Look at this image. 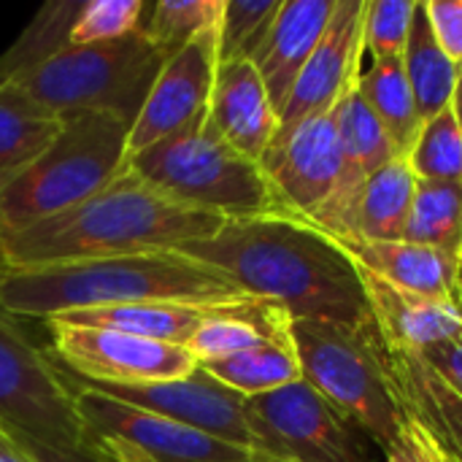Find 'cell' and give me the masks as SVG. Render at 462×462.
Segmentation results:
<instances>
[{
  "mask_svg": "<svg viewBox=\"0 0 462 462\" xmlns=\"http://www.w3.org/2000/svg\"><path fill=\"white\" fill-rule=\"evenodd\" d=\"M336 122V133L341 141L344 162L360 168L365 176L376 173L387 162L398 160L390 135L384 133L382 122L374 116V111L360 97L357 87H352L330 111Z\"/></svg>",
  "mask_w": 462,
  "mask_h": 462,
  "instance_id": "cell-29",
  "label": "cell"
},
{
  "mask_svg": "<svg viewBox=\"0 0 462 462\" xmlns=\"http://www.w3.org/2000/svg\"><path fill=\"white\" fill-rule=\"evenodd\" d=\"M219 70L217 24L176 49L160 65L152 89L130 125V154L179 133L206 116L214 79Z\"/></svg>",
  "mask_w": 462,
  "mask_h": 462,
  "instance_id": "cell-14",
  "label": "cell"
},
{
  "mask_svg": "<svg viewBox=\"0 0 462 462\" xmlns=\"http://www.w3.org/2000/svg\"><path fill=\"white\" fill-rule=\"evenodd\" d=\"M457 303H460V309H462V276H460V290H457Z\"/></svg>",
  "mask_w": 462,
  "mask_h": 462,
  "instance_id": "cell-41",
  "label": "cell"
},
{
  "mask_svg": "<svg viewBox=\"0 0 462 462\" xmlns=\"http://www.w3.org/2000/svg\"><path fill=\"white\" fill-rule=\"evenodd\" d=\"M303 379L384 452L398 441L406 411L398 403L384 338L374 325L292 319Z\"/></svg>",
  "mask_w": 462,
  "mask_h": 462,
  "instance_id": "cell-6",
  "label": "cell"
},
{
  "mask_svg": "<svg viewBox=\"0 0 462 462\" xmlns=\"http://www.w3.org/2000/svg\"><path fill=\"white\" fill-rule=\"evenodd\" d=\"M73 387L89 436L119 444L146 462H279L265 452L238 447L160 414L119 403L76 379Z\"/></svg>",
  "mask_w": 462,
  "mask_h": 462,
  "instance_id": "cell-11",
  "label": "cell"
},
{
  "mask_svg": "<svg viewBox=\"0 0 462 462\" xmlns=\"http://www.w3.org/2000/svg\"><path fill=\"white\" fill-rule=\"evenodd\" d=\"M49 355L57 365L87 384H149L181 379L198 368L187 346L149 341L119 330L46 319Z\"/></svg>",
  "mask_w": 462,
  "mask_h": 462,
  "instance_id": "cell-9",
  "label": "cell"
},
{
  "mask_svg": "<svg viewBox=\"0 0 462 462\" xmlns=\"http://www.w3.org/2000/svg\"><path fill=\"white\" fill-rule=\"evenodd\" d=\"M81 384H87V382H81ZM87 387H92L119 403H127V406L160 414L165 420H173L179 425L195 428L200 433H208L214 439L265 452L263 439L249 414V398H244L241 393L217 382L200 365L181 379H165V382H149V384H122V387L119 384H87Z\"/></svg>",
  "mask_w": 462,
  "mask_h": 462,
  "instance_id": "cell-12",
  "label": "cell"
},
{
  "mask_svg": "<svg viewBox=\"0 0 462 462\" xmlns=\"http://www.w3.org/2000/svg\"><path fill=\"white\" fill-rule=\"evenodd\" d=\"M200 368L211 374L217 382L227 384L230 390L241 393L244 398H257L303 379L290 328L246 352H238L225 360L203 363Z\"/></svg>",
  "mask_w": 462,
  "mask_h": 462,
  "instance_id": "cell-23",
  "label": "cell"
},
{
  "mask_svg": "<svg viewBox=\"0 0 462 462\" xmlns=\"http://www.w3.org/2000/svg\"><path fill=\"white\" fill-rule=\"evenodd\" d=\"M417 0H365L363 46L374 62L403 60Z\"/></svg>",
  "mask_w": 462,
  "mask_h": 462,
  "instance_id": "cell-34",
  "label": "cell"
},
{
  "mask_svg": "<svg viewBox=\"0 0 462 462\" xmlns=\"http://www.w3.org/2000/svg\"><path fill=\"white\" fill-rule=\"evenodd\" d=\"M403 241L462 260V184L417 179Z\"/></svg>",
  "mask_w": 462,
  "mask_h": 462,
  "instance_id": "cell-27",
  "label": "cell"
},
{
  "mask_svg": "<svg viewBox=\"0 0 462 462\" xmlns=\"http://www.w3.org/2000/svg\"><path fill=\"white\" fill-rule=\"evenodd\" d=\"M0 303V428L57 449L92 441L70 374Z\"/></svg>",
  "mask_w": 462,
  "mask_h": 462,
  "instance_id": "cell-8",
  "label": "cell"
},
{
  "mask_svg": "<svg viewBox=\"0 0 462 462\" xmlns=\"http://www.w3.org/2000/svg\"><path fill=\"white\" fill-rule=\"evenodd\" d=\"M249 300L254 298L244 295L225 273L181 252H143L38 268L0 265L3 309L19 319L38 322L116 306H236Z\"/></svg>",
  "mask_w": 462,
  "mask_h": 462,
  "instance_id": "cell-3",
  "label": "cell"
},
{
  "mask_svg": "<svg viewBox=\"0 0 462 462\" xmlns=\"http://www.w3.org/2000/svg\"><path fill=\"white\" fill-rule=\"evenodd\" d=\"M282 0H225L217 22L219 65L233 60H252L263 46Z\"/></svg>",
  "mask_w": 462,
  "mask_h": 462,
  "instance_id": "cell-32",
  "label": "cell"
},
{
  "mask_svg": "<svg viewBox=\"0 0 462 462\" xmlns=\"http://www.w3.org/2000/svg\"><path fill=\"white\" fill-rule=\"evenodd\" d=\"M371 276L417 295L457 300L462 260L411 241H338Z\"/></svg>",
  "mask_w": 462,
  "mask_h": 462,
  "instance_id": "cell-19",
  "label": "cell"
},
{
  "mask_svg": "<svg viewBox=\"0 0 462 462\" xmlns=\"http://www.w3.org/2000/svg\"><path fill=\"white\" fill-rule=\"evenodd\" d=\"M238 306V303H236ZM225 306H187V303H143V306H116V309H95V311H73L54 317L57 322L68 325H89L119 330L127 336L165 341L187 346L195 330Z\"/></svg>",
  "mask_w": 462,
  "mask_h": 462,
  "instance_id": "cell-21",
  "label": "cell"
},
{
  "mask_svg": "<svg viewBox=\"0 0 462 462\" xmlns=\"http://www.w3.org/2000/svg\"><path fill=\"white\" fill-rule=\"evenodd\" d=\"M406 162L420 181L462 184V130L452 106L422 122Z\"/></svg>",
  "mask_w": 462,
  "mask_h": 462,
  "instance_id": "cell-31",
  "label": "cell"
},
{
  "mask_svg": "<svg viewBox=\"0 0 462 462\" xmlns=\"http://www.w3.org/2000/svg\"><path fill=\"white\" fill-rule=\"evenodd\" d=\"M127 171L173 203L225 222L284 214L263 165L236 152L206 116L130 154Z\"/></svg>",
  "mask_w": 462,
  "mask_h": 462,
  "instance_id": "cell-4",
  "label": "cell"
},
{
  "mask_svg": "<svg viewBox=\"0 0 462 462\" xmlns=\"http://www.w3.org/2000/svg\"><path fill=\"white\" fill-rule=\"evenodd\" d=\"M384 462H455L444 447L428 433L425 425H420L414 417L406 414V422L401 428L398 441L384 452Z\"/></svg>",
  "mask_w": 462,
  "mask_h": 462,
  "instance_id": "cell-36",
  "label": "cell"
},
{
  "mask_svg": "<svg viewBox=\"0 0 462 462\" xmlns=\"http://www.w3.org/2000/svg\"><path fill=\"white\" fill-rule=\"evenodd\" d=\"M260 165L282 211L314 225L346 168L333 114L311 116L276 135Z\"/></svg>",
  "mask_w": 462,
  "mask_h": 462,
  "instance_id": "cell-13",
  "label": "cell"
},
{
  "mask_svg": "<svg viewBox=\"0 0 462 462\" xmlns=\"http://www.w3.org/2000/svg\"><path fill=\"white\" fill-rule=\"evenodd\" d=\"M403 70L414 92L417 108L422 114V122L452 106L460 68L436 43L430 22H428L425 0H417V8H414L411 32H409V43L403 51Z\"/></svg>",
  "mask_w": 462,
  "mask_h": 462,
  "instance_id": "cell-25",
  "label": "cell"
},
{
  "mask_svg": "<svg viewBox=\"0 0 462 462\" xmlns=\"http://www.w3.org/2000/svg\"><path fill=\"white\" fill-rule=\"evenodd\" d=\"M162 62L165 54L138 30L111 43L68 46L11 79L8 87L62 119L106 111L133 125Z\"/></svg>",
  "mask_w": 462,
  "mask_h": 462,
  "instance_id": "cell-7",
  "label": "cell"
},
{
  "mask_svg": "<svg viewBox=\"0 0 462 462\" xmlns=\"http://www.w3.org/2000/svg\"><path fill=\"white\" fill-rule=\"evenodd\" d=\"M11 436L16 439V444L24 449V455L32 462H146L119 444L97 441V439H92L81 449H57V447H46V444L32 441L27 436H19V433H11Z\"/></svg>",
  "mask_w": 462,
  "mask_h": 462,
  "instance_id": "cell-35",
  "label": "cell"
},
{
  "mask_svg": "<svg viewBox=\"0 0 462 462\" xmlns=\"http://www.w3.org/2000/svg\"><path fill=\"white\" fill-rule=\"evenodd\" d=\"M179 252L225 273L244 295L292 319L374 325L355 260L336 238L292 214L233 219L211 238Z\"/></svg>",
  "mask_w": 462,
  "mask_h": 462,
  "instance_id": "cell-1",
  "label": "cell"
},
{
  "mask_svg": "<svg viewBox=\"0 0 462 462\" xmlns=\"http://www.w3.org/2000/svg\"><path fill=\"white\" fill-rule=\"evenodd\" d=\"M425 11L436 43L462 68V0H425Z\"/></svg>",
  "mask_w": 462,
  "mask_h": 462,
  "instance_id": "cell-37",
  "label": "cell"
},
{
  "mask_svg": "<svg viewBox=\"0 0 462 462\" xmlns=\"http://www.w3.org/2000/svg\"><path fill=\"white\" fill-rule=\"evenodd\" d=\"M206 119L236 152L254 162L263 160L279 133V111L252 60L219 65Z\"/></svg>",
  "mask_w": 462,
  "mask_h": 462,
  "instance_id": "cell-16",
  "label": "cell"
},
{
  "mask_svg": "<svg viewBox=\"0 0 462 462\" xmlns=\"http://www.w3.org/2000/svg\"><path fill=\"white\" fill-rule=\"evenodd\" d=\"M387 365L401 409L425 425L452 460L462 462L460 395L420 355L387 346Z\"/></svg>",
  "mask_w": 462,
  "mask_h": 462,
  "instance_id": "cell-20",
  "label": "cell"
},
{
  "mask_svg": "<svg viewBox=\"0 0 462 462\" xmlns=\"http://www.w3.org/2000/svg\"><path fill=\"white\" fill-rule=\"evenodd\" d=\"M452 111H455V116H457L462 130V68L460 76H457V87H455V97H452Z\"/></svg>",
  "mask_w": 462,
  "mask_h": 462,
  "instance_id": "cell-40",
  "label": "cell"
},
{
  "mask_svg": "<svg viewBox=\"0 0 462 462\" xmlns=\"http://www.w3.org/2000/svg\"><path fill=\"white\" fill-rule=\"evenodd\" d=\"M130 122L116 114L65 119L57 138L22 173L0 184V238L49 219L127 171Z\"/></svg>",
  "mask_w": 462,
  "mask_h": 462,
  "instance_id": "cell-5",
  "label": "cell"
},
{
  "mask_svg": "<svg viewBox=\"0 0 462 462\" xmlns=\"http://www.w3.org/2000/svg\"><path fill=\"white\" fill-rule=\"evenodd\" d=\"M363 16L365 0H338L336 14L317 43L311 60L300 70L282 114H279V133L292 130L295 125L330 114L336 103L357 87L360 79V60H363Z\"/></svg>",
  "mask_w": 462,
  "mask_h": 462,
  "instance_id": "cell-15",
  "label": "cell"
},
{
  "mask_svg": "<svg viewBox=\"0 0 462 462\" xmlns=\"http://www.w3.org/2000/svg\"><path fill=\"white\" fill-rule=\"evenodd\" d=\"M65 119L27 97L24 92L0 87V184L22 173L57 138Z\"/></svg>",
  "mask_w": 462,
  "mask_h": 462,
  "instance_id": "cell-24",
  "label": "cell"
},
{
  "mask_svg": "<svg viewBox=\"0 0 462 462\" xmlns=\"http://www.w3.org/2000/svg\"><path fill=\"white\" fill-rule=\"evenodd\" d=\"M0 462H32L16 444V439L3 428H0Z\"/></svg>",
  "mask_w": 462,
  "mask_h": 462,
  "instance_id": "cell-39",
  "label": "cell"
},
{
  "mask_svg": "<svg viewBox=\"0 0 462 462\" xmlns=\"http://www.w3.org/2000/svg\"><path fill=\"white\" fill-rule=\"evenodd\" d=\"M263 447L279 462H374L368 447L306 379L249 398Z\"/></svg>",
  "mask_w": 462,
  "mask_h": 462,
  "instance_id": "cell-10",
  "label": "cell"
},
{
  "mask_svg": "<svg viewBox=\"0 0 462 462\" xmlns=\"http://www.w3.org/2000/svg\"><path fill=\"white\" fill-rule=\"evenodd\" d=\"M338 0H282V8L265 35L263 46L252 57L273 108L282 114L300 70L311 60L322 41Z\"/></svg>",
  "mask_w": 462,
  "mask_h": 462,
  "instance_id": "cell-18",
  "label": "cell"
},
{
  "mask_svg": "<svg viewBox=\"0 0 462 462\" xmlns=\"http://www.w3.org/2000/svg\"><path fill=\"white\" fill-rule=\"evenodd\" d=\"M84 0H54L46 3L24 32L14 41V46L0 54V84L22 76L24 70L41 65L43 60L54 57L57 51L70 46V30L81 11Z\"/></svg>",
  "mask_w": 462,
  "mask_h": 462,
  "instance_id": "cell-28",
  "label": "cell"
},
{
  "mask_svg": "<svg viewBox=\"0 0 462 462\" xmlns=\"http://www.w3.org/2000/svg\"><path fill=\"white\" fill-rule=\"evenodd\" d=\"M420 357L462 398V336L422 352Z\"/></svg>",
  "mask_w": 462,
  "mask_h": 462,
  "instance_id": "cell-38",
  "label": "cell"
},
{
  "mask_svg": "<svg viewBox=\"0 0 462 462\" xmlns=\"http://www.w3.org/2000/svg\"><path fill=\"white\" fill-rule=\"evenodd\" d=\"M225 219L184 208L125 171L87 200L0 238V265L38 268L143 252H179Z\"/></svg>",
  "mask_w": 462,
  "mask_h": 462,
  "instance_id": "cell-2",
  "label": "cell"
},
{
  "mask_svg": "<svg viewBox=\"0 0 462 462\" xmlns=\"http://www.w3.org/2000/svg\"><path fill=\"white\" fill-rule=\"evenodd\" d=\"M143 0H84L70 30V46H97L138 32Z\"/></svg>",
  "mask_w": 462,
  "mask_h": 462,
  "instance_id": "cell-33",
  "label": "cell"
},
{
  "mask_svg": "<svg viewBox=\"0 0 462 462\" xmlns=\"http://www.w3.org/2000/svg\"><path fill=\"white\" fill-rule=\"evenodd\" d=\"M357 92L365 100V106L374 111V116L382 122L384 133L393 141L395 154L406 160L422 130V114L409 87L403 60L374 62L368 70L360 73Z\"/></svg>",
  "mask_w": 462,
  "mask_h": 462,
  "instance_id": "cell-26",
  "label": "cell"
},
{
  "mask_svg": "<svg viewBox=\"0 0 462 462\" xmlns=\"http://www.w3.org/2000/svg\"><path fill=\"white\" fill-rule=\"evenodd\" d=\"M225 0H157L146 3L141 32L165 57L219 22Z\"/></svg>",
  "mask_w": 462,
  "mask_h": 462,
  "instance_id": "cell-30",
  "label": "cell"
},
{
  "mask_svg": "<svg viewBox=\"0 0 462 462\" xmlns=\"http://www.w3.org/2000/svg\"><path fill=\"white\" fill-rule=\"evenodd\" d=\"M414 189L417 176L401 157L371 173L355 211V236L346 241H403Z\"/></svg>",
  "mask_w": 462,
  "mask_h": 462,
  "instance_id": "cell-22",
  "label": "cell"
},
{
  "mask_svg": "<svg viewBox=\"0 0 462 462\" xmlns=\"http://www.w3.org/2000/svg\"><path fill=\"white\" fill-rule=\"evenodd\" d=\"M357 271L371 303L374 322L387 346L422 355L462 336V309L457 300L406 292L371 276L360 265Z\"/></svg>",
  "mask_w": 462,
  "mask_h": 462,
  "instance_id": "cell-17",
  "label": "cell"
}]
</instances>
